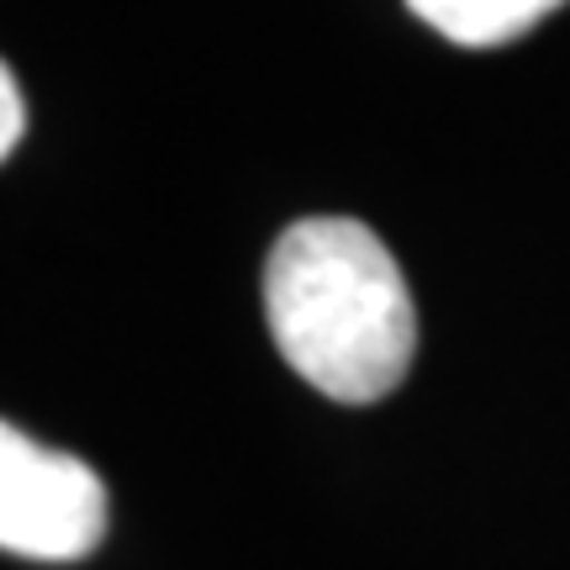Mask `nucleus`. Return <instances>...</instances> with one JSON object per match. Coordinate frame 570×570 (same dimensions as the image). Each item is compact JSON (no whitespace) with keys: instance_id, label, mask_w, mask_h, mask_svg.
Masks as SVG:
<instances>
[{"instance_id":"obj_3","label":"nucleus","mask_w":570,"mask_h":570,"mask_svg":"<svg viewBox=\"0 0 570 570\" xmlns=\"http://www.w3.org/2000/svg\"><path fill=\"white\" fill-rule=\"evenodd\" d=\"M407 6L439 38L460 42V48H497V42L533 32L566 0H407Z\"/></svg>"},{"instance_id":"obj_4","label":"nucleus","mask_w":570,"mask_h":570,"mask_svg":"<svg viewBox=\"0 0 570 570\" xmlns=\"http://www.w3.org/2000/svg\"><path fill=\"white\" fill-rule=\"evenodd\" d=\"M21 132H27V101L17 90V75L6 69L0 75V154H11L21 142Z\"/></svg>"},{"instance_id":"obj_1","label":"nucleus","mask_w":570,"mask_h":570,"mask_svg":"<svg viewBox=\"0 0 570 570\" xmlns=\"http://www.w3.org/2000/svg\"><path fill=\"white\" fill-rule=\"evenodd\" d=\"M265 317L285 365L344 407H370L407 381L417 348L407 275L354 217H306L275 238Z\"/></svg>"},{"instance_id":"obj_2","label":"nucleus","mask_w":570,"mask_h":570,"mask_svg":"<svg viewBox=\"0 0 570 570\" xmlns=\"http://www.w3.org/2000/svg\"><path fill=\"white\" fill-rule=\"evenodd\" d=\"M106 533L101 475L38 444L17 423L0 428V544L38 566H75Z\"/></svg>"}]
</instances>
